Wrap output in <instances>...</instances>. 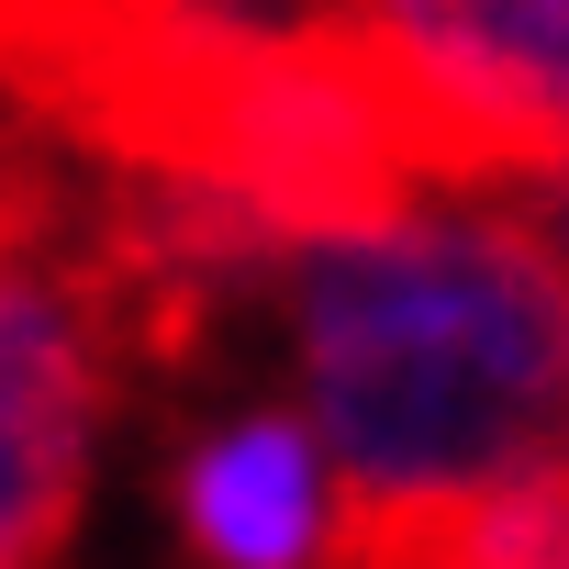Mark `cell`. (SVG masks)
<instances>
[{"label": "cell", "instance_id": "cell-1", "mask_svg": "<svg viewBox=\"0 0 569 569\" xmlns=\"http://www.w3.org/2000/svg\"><path fill=\"white\" fill-rule=\"evenodd\" d=\"M257 302L358 513L569 480V268L502 179L425 168L302 223Z\"/></svg>", "mask_w": 569, "mask_h": 569}, {"label": "cell", "instance_id": "cell-2", "mask_svg": "<svg viewBox=\"0 0 569 569\" xmlns=\"http://www.w3.org/2000/svg\"><path fill=\"white\" fill-rule=\"evenodd\" d=\"M134 325L90 234H46L0 190V569H46L79 525L90 447Z\"/></svg>", "mask_w": 569, "mask_h": 569}, {"label": "cell", "instance_id": "cell-3", "mask_svg": "<svg viewBox=\"0 0 569 569\" xmlns=\"http://www.w3.org/2000/svg\"><path fill=\"white\" fill-rule=\"evenodd\" d=\"M425 168L513 179L569 157V0H347Z\"/></svg>", "mask_w": 569, "mask_h": 569}, {"label": "cell", "instance_id": "cell-4", "mask_svg": "<svg viewBox=\"0 0 569 569\" xmlns=\"http://www.w3.org/2000/svg\"><path fill=\"white\" fill-rule=\"evenodd\" d=\"M168 513L201 569H336V547L358 525L302 402H246V413L201 425L168 469Z\"/></svg>", "mask_w": 569, "mask_h": 569}, {"label": "cell", "instance_id": "cell-5", "mask_svg": "<svg viewBox=\"0 0 569 569\" xmlns=\"http://www.w3.org/2000/svg\"><path fill=\"white\" fill-rule=\"evenodd\" d=\"M502 190H513V212L547 234V257L569 268V157H536V168H513Z\"/></svg>", "mask_w": 569, "mask_h": 569}, {"label": "cell", "instance_id": "cell-6", "mask_svg": "<svg viewBox=\"0 0 569 569\" xmlns=\"http://www.w3.org/2000/svg\"><path fill=\"white\" fill-rule=\"evenodd\" d=\"M190 12H212V23H257V34H279V23H336L347 0H190Z\"/></svg>", "mask_w": 569, "mask_h": 569}]
</instances>
